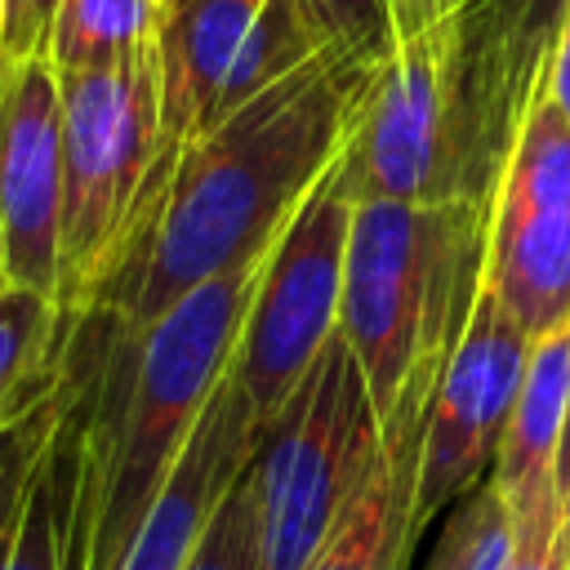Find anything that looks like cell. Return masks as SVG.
Wrapping results in <instances>:
<instances>
[{"instance_id": "7", "label": "cell", "mask_w": 570, "mask_h": 570, "mask_svg": "<svg viewBox=\"0 0 570 570\" xmlns=\"http://www.w3.org/2000/svg\"><path fill=\"white\" fill-rule=\"evenodd\" d=\"M352 209L356 196L338 151V160L312 183L258 263L245 325L227 365V379L249 401L258 428L281 414V405L321 356L325 338L338 330Z\"/></svg>"}, {"instance_id": "29", "label": "cell", "mask_w": 570, "mask_h": 570, "mask_svg": "<svg viewBox=\"0 0 570 570\" xmlns=\"http://www.w3.org/2000/svg\"><path fill=\"white\" fill-rule=\"evenodd\" d=\"M445 4H454V0H445Z\"/></svg>"}, {"instance_id": "15", "label": "cell", "mask_w": 570, "mask_h": 570, "mask_svg": "<svg viewBox=\"0 0 570 570\" xmlns=\"http://www.w3.org/2000/svg\"><path fill=\"white\" fill-rule=\"evenodd\" d=\"M71 321L58 298L9 285L0 294V428L62 387Z\"/></svg>"}, {"instance_id": "21", "label": "cell", "mask_w": 570, "mask_h": 570, "mask_svg": "<svg viewBox=\"0 0 570 570\" xmlns=\"http://www.w3.org/2000/svg\"><path fill=\"white\" fill-rule=\"evenodd\" d=\"M58 0H4V27H0V67L45 49L49 22Z\"/></svg>"}, {"instance_id": "10", "label": "cell", "mask_w": 570, "mask_h": 570, "mask_svg": "<svg viewBox=\"0 0 570 570\" xmlns=\"http://www.w3.org/2000/svg\"><path fill=\"white\" fill-rule=\"evenodd\" d=\"M0 240L9 285L58 298L62 89L45 49L0 67Z\"/></svg>"}, {"instance_id": "8", "label": "cell", "mask_w": 570, "mask_h": 570, "mask_svg": "<svg viewBox=\"0 0 570 570\" xmlns=\"http://www.w3.org/2000/svg\"><path fill=\"white\" fill-rule=\"evenodd\" d=\"M321 45L298 0H174L156 31L160 134L187 147Z\"/></svg>"}, {"instance_id": "13", "label": "cell", "mask_w": 570, "mask_h": 570, "mask_svg": "<svg viewBox=\"0 0 570 570\" xmlns=\"http://www.w3.org/2000/svg\"><path fill=\"white\" fill-rule=\"evenodd\" d=\"M481 285L534 343L570 330V205L494 196Z\"/></svg>"}, {"instance_id": "11", "label": "cell", "mask_w": 570, "mask_h": 570, "mask_svg": "<svg viewBox=\"0 0 570 570\" xmlns=\"http://www.w3.org/2000/svg\"><path fill=\"white\" fill-rule=\"evenodd\" d=\"M258 436H263V428L254 423L249 401L223 374V383L214 387L174 472L165 476L156 503L147 508L142 525L134 530L129 548L120 552L116 570H183L196 539L205 534L218 499L232 490V481L254 459Z\"/></svg>"}, {"instance_id": "20", "label": "cell", "mask_w": 570, "mask_h": 570, "mask_svg": "<svg viewBox=\"0 0 570 570\" xmlns=\"http://www.w3.org/2000/svg\"><path fill=\"white\" fill-rule=\"evenodd\" d=\"M321 45H347L374 58H392L396 27L387 0H298Z\"/></svg>"}, {"instance_id": "4", "label": "cell", "mask_w": 570, "mask_h": 570, "mask_svg": "<svg viewBox=\"0 0 570 570\" xmlns=\"http://www.w3.org/2000/svg\"><path fill=\"white\" fill-rule=\"evenodd\" d=\"M490 214L494 205L472 200H356L338 330L361 361L379 428L423 365L450 361L481 294Z\"/></svg>"}, {"instance_id": "19", "label": "cell", "mask_w": 570, "mask_h": 570, "mask_svg": "<svg viewBox=\"0 0 570 570\" xmlns=\"http://www.w3.org/2000/svg\"><path fill=\"white\" fill-rule=\"evenodd\" d=\"M183 570H254V503H249L245 472L218 499V508H214V517H209L205 534L196 539Z\"/></svg>"}, {"instance_id": "2", "label": "cell", "mask_w": 570, "mask_h": 570, "mask_svg": "<svg viewBox=\"0 0 570 570\" xmlns=\"http://www.w3.org/2000/svg\"><path fill=\"white\" fill-rule=\"evenodd\" d=\"M258 263L205 281L147 330L116 338L89 321L71 325L67 352L89 379L85 428V570H116L214 387L223 383Z\"/></svg>"}, {"instance_id": "24", "label": "cell", "mask_w": 570, "mask_h": 570, "mask_svg": "<svg viewBox=\"0 0 570 570\" xmlns=\"http://www.w3.org/2000/svg\"><path fill=\"white\" fill-rule=\"evenodd\" d=\"M392 4V27H396V40H410V36H419L441 9H445V0H387Z\"/></svg>"}, {"instance_id": "6", "label": "cell", "mask_w": 570, "mask_h": 570, "mask_svg": "<svg viewBox=\"0 0 570 570\" xmlns=\"http://www.w3.org/2000/svg\"><path fill=\"white\" fill-rule=\"evenodd\" d=\"M62 89V267L58 307L76 325L107 276L165 156L156 53L58 76Z\"/></svg>"}, {"instance_id": "18", "label": "cell", "mask_w": 570, "mask_h": 570, "mask_svg": "<svg viewBox=\"0 0 570 570\" xmlns=\"http://www.w3.org/2000/svg\"><path fill=\"white\" fill-rule=\"evenodd\" d=\"M67 396H71V379L62 374V387L49 401H40L36 410H27L22 419L0 428V557L13 543L36 463H40V454H45V445H49V436H53L62 410H67Z\"/></svg>"}, {"instance_id": "12", "label": "cell", "mask_w": 570, "mask_h": 570, "mask_svg": "<svg viewBox=\"0 0 570 570\" xmlns=\"http://www.w3.org/2000/svg\"><path fill=\"white\" fill-rule=\"evenodd\" d=\"M441 361L423 365L396 410L387 414L383 450L352 494L347 512L321 543V552L303 570H405L414 552V530H410V503H414V481H419V454H423V428H428V401L436 387Z\"/></svg>"}, {"instance_id": "22", "label": "cell", "mask_w": 570, "mask_h": 570, "mask_svg": "<svg viewBox=\"0 0 570 570\" xmlns=\"http://www.w3.org/2000/svg\"><path fill=\"white\" fill-rule=\"evenodd\" d=\"M419 570H463V512H459V503H450L441 512V530H436L432 552Z\"/></svg>"}, {"instance_id": "3", "label": "cell", "mask_w": 570, "mask_h": 570, "mask_svg": "<svg viewBox=\"0 0 570 570\" xmlns=\"http://www.w3.org/2000/svg\"><path fill=\"white\" fill-rule=\"evenodd\" d=\"M521 120L525 107L454 0L419 36L396 40L343 147L352 196L494 205Z\"/></svg>"}, {"instance_id": "14", "label": "cell", "mask_w": 570, "mask_h": 570, "mask_svg": "<svg viewBox=\"0 0 570 570\" xmlns=\"http://www.w3.org/2000/svg\"><path fill=\"white\" fill-rule=\"evenodd\" d=\"M566 419H570V330H557L530 347L521 392L494 459V485L512 521L561 512L557 463H561Z\"/></svg>"}, {"instance_id": "16", "label": "cell", "mask_w": 570, "mask_h": 570, "mask_svg": "<svg viewBox=\"0 0 570 570\" xmlns=\"http://www.w3.org/2000/svg\"><path fill=\"white\" fill-rule=\"evenodd\" d=\"M160 0H58L45 53L58 76L107 71L156 53Z\"/></svg>"}, {"instance_id": "26", "label": "cell", "mask_w": 570, "mask_h": 570, "mask_svg": "<svg viewBox=\"0 0 570 570\" xmlns=\"http://www.w3.org/2000/svg\"><path fill=\"white\" fill-rule=\"evenodd\" d=\"M9 289V267H4V240H0V294Z\"/></svg>"}, {"instance_id": "25", "label": "cell", "mask_w": 570, "mask_h": 570, "mask_svg": "<svg viewBox=\"0 0 570 570\" xmlns=\"http://www.w3.org/2000/svg\"><path fill=\"white\" fill-rule=\"evenodd\" d=\"M557 490H561V539L570 548V419H566V436H561V463H557Z\"/></svg>"}, {"instance_id": "27", "label": "cell", "mask_w": 570, "mask_h": 570, "mask_svg": "<svg viewBox=\"0 0 570 570\" xmlns=\"http://www.w3.org/2000/svg\"><path fill=\"white\" fill-rule=\"evenodd\" d=\"M0 27H4V0H0Z\"/></svg>"}, {"instance_id": "1", "label": "cell", "mask_w": 570, "mask_h": 570, "mask_svg": "<svg viewBox=\"0 0 570 570\" xmlns=\"http://www.w3.org/2000/svg\"><path fill=\"white\" fill-rule=\"evenodd\" d=\"M387 58L325 45L156 165L107 276L76 321L129 338L214 276L263 263L298 200L347 147Z\"/></svg>"}, {"instance_id": "5", "label": "cell", "mask_w": 570, "mask_h": 570, "mask_svg": "<svg viewBox=\"0 0 570 570\" xmlns=\"http://www.w3.org/2000/svg\"><path fill=\"white\" fill-rule=\"evenodd\" d=\"M379 450L383 432L361 361L334 330L245 468L254 570H303L347 512Z\"/></svg>"}, {"instance_id": "9", "label": "cell", "mask_w": 570, "mask_h": 570, "mask_svg": "<svg viewBox=\"0 0 570 570\" xmlns=\"http://www.w3.org/2000/svg\"><path fill=\"white\" fill-rule=\"evenodd\" d=\"M534 338L503 312V303L481 285L476 307L436 374L419 454V481L410 503L414 543L432 517L463 499L499 459L508 414L521 392V374Z\"/></svg>"}, {"instance_id": "17", "label": "cell", "mask_w": 570, "mask_h": 570, "mask_svg": "<svg viewBox=\"0 0 570 570\" xmlns=\"http://www.w3.org/2000/svg\"><path fill=\"white\" fill-rule=\"evenodd\" d=\"M459 4L468 9L485 49L494 53L512 98L530 111L548 80V58L570 0H459Z\"/></svg>"}, {"instance_id": "28", "label": "cell", "mask_w": 570, "mask_h": 570, "mask_svg": "<svg viewBox=\"0 0 570 570\" xmlns=\"http://www.w3.org/2000/svg\"><path fill=\"white\" fill-rule=\"evenodd\" d=\"M160 4H174V0H160Z\"/></svg>"}, {"instance_id": "23", "label": "cell", "mask_w": 570, "mask_h": 570, "mask_svg": "<svg viewBox=\"0 0 570 570\" xmlns=\"http://www.w3.org/2000/svg\"><path fill=\"white\" fill-rule=\"evenodd\" d=\"M543 94H548V98L561 107V116L570 120V9H566V22H561L557 45H552V58H548Z\"/></svg>"}]
</instances>
